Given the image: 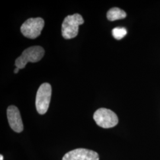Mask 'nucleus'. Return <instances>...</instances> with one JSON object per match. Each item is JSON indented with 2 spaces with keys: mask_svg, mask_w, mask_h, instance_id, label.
Returning <instances> with one entry per match:
<instances>
[{
  "mask_svg": "<svg viewBox=\"0 0 160 160\" xmlns=\"http://www.w3.org/2000/svg\"><path fill=\"white\" fill-rule=\"evenodd\" d=\"M84 23L82 17L79 14H74L65 17L62 24V34L65 39L75 38L78 33L79 26Z\"/></svg>",
  "mask_w": 160,
  "mask_h": 160,
  "instance_id": "f257e3e1",
  "label": "nucleus"
},
{
  "mask_svg": "<svg viewBox=\"0 0 160 160\" xmlns=\"http://www.w3.org/2000/svg\"><path fill=\"white\" fill-rule=\"evenodd\" d=\"M45 54L44 49L39 46H31L25 49L20 57L16 60L17 68L23 69L28 62H37L40 61Z\"/></svg>",
  "mask_w": 160,
  "mask_h": 160,
  "instance_id": "f03ea898",
  "label": "nucleus"
},
{
  "mask_svg": "<svg viewBox=\"0 0 160 160\" xmlns=\"http://www.w3.org/2000/svg\"><path fill=\"white\" fill-rule=\"evenodd\" d=\"M52 94L51 86L48 83H43L39 87L36 97V107L40 114L46 113L49 108Z\"/></svg>",
  "mask_w": 160,
  "mask_h": 160,
  "instance_id": "7ed1b4c3",
  "label": "nucleus"
},
{
  "mask_svg": "<svg viewBox=\"0 0 160 160\" xmlns=\"http://www.w3.org/2000/svg\"><path fill=\"white\" fill-rule=\"evenodd\" d=\"M45 25L44 20L40 17L30 18L21 26V32L26 38L34 39L41 34Z\"/></svg>",
  "mask_w": 160,
  "mask_h": 160,
  "instance_id": "20e7f679",
  "label": "nucleus"
},
{
  "mask_svg": "<svg viewBox=\"0 0 160 160\" xmlns=\"http://www.w3.org/2000/svg\"><path fill=\"white\" fill-rule=\"evenodd\" d=\"M94 120L98 126L103 128H111L117 125L118 118L113 111L106 108L96 110L93 116Z\"/></svg>",
  "mask_w": 160,
  "mask_h": 160,
  "instance_id": "39448f33",
  "label": "nucleus"
},
{
  "mask_svg": "<svg viewBox=\"0 0 160 160\" xmlns=\"http://www.w3.org/2000/svg\"><path fill=\"white\" fill-rule=\"evenodd\" d=\"M62 160H99V156L92 150L78 148L69 151L64 155Z\"/></svg>",
  "mask_w": 160,
  "mask_h": 160,
  "instance_id": "423d86ee",
  "label": "nucleus"
},
{
  "mask_svg": "<svg viewBox=\"0 0 160 160\" xmlns=\"http://www.w3.org/2000/svg\"><path fill=\"white\" fill-rule=\"evenodd\" d=\"M7 114L10 126L12 129L17 133L23 131V122L20 111L17 107L14 106H9L7 110Z\"/></svg>",
  "mask_w": 160,
  "mask_h": 160,
  "instance_id": "0eeeda50",
  "label": "nucleus"
},
{
  "mask_svg": "<svg viewBox=\"0 0 160 160\" xmlns=\"http://www.w3.org/2000/svg\"><path fill=\"white\" fill-rule=\"evenodd\" d=\"M126 17V12L118 7H114L111 8L107 13V17L108 20L112 22L123 19Z\"/></svg>",
  "mask_w": 160,
  "mask_h": 160,
  "instance_id": "6e6552de",
  "label": "nucleus"
},
{
  "mask_svg": "<svg viewBox=\"0 0 160 160\" xmlns=\"http://www.w3.org/2000/svg\"><path fill=\"white\" fill-rule=\"evenodd\" d=\"M127 34V30L125 28H116L112 30V34L114 39L120 40Z\"/></svg>",
  "mask_w": 160,
  "mask_h": 160,
  "instance_id": "1a4fd4ad",
  "label": "nucleus"
},
{
  "mask_svg": "<svg viewBox=\"0 0 160 160\" xmlns=\"http://www.w3.org/2000/svg\"><path fill=\"white\" fill-rule=\"evenodd\" d=\"M19 69H20L16 67V68L15 69H14V73H15V74H17V73H18V71H19Z\"/></svg>",
  "mask_w": 160,
  "mask_h": 160,
  "instance_id": "9d476101",
  "label": "nucleus"
},
{
  "mask_svg": "<svg viewBox=\"0 0 160 160\" xmlns=\"http://www.w3.org/2000/svg\"><path fill=\"white\" fill-rule=\"evenodd\" d=\"M0 160H3V156L2 155H0Z\"/></svg>",
  "mask_w": 160,
  "mask_h": 160,
  "instance_id": "9b49d317",
  "label": "nucleus"
}]
</instances>
